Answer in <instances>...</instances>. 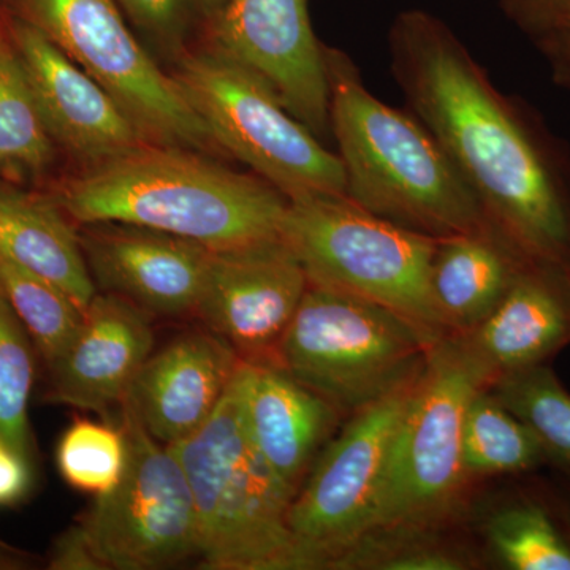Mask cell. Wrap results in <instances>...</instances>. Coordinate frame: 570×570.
I'll return each instance as SVG.
<instances>
[{
  "label": "cell",
  "mask_w": 570,
  "mask_h": 570,
  "mask_svg": "<svg viewBox=\"0 0 570 570\" xmlns=\"http://www.w3.org/2000/svg\"><path fill=\"white\" fill-rule=\"evenodd\" d=\"M0 254L61 287L82 313L97 294L78 232L56 202L0 186Z\"/></svg>",
  "instance_id": "cell-21"
},
{
  "label": "cell",
  "mask_w": 570,
  "mask_h": 570,
  "mask_svg": "<svg viewBox=\"0 0 570 570\" xmlns=\"http://www.w3.org/2000/svg\"><path fill=\"white\" fill-rule=\"evenodd\" d=\"M6 445H7V442H6V441H3V438H2V436H0V450H2L3 448H6Z\"/></svg>",
  "instance_id": "cell-37"
},
{
  "label": "cell",
  "mask_w": 570,
  "mask_h": 570,
  "mask_svg": "<svg viewBox=\"0 0 570 570\" xmlns=\"http://www.w3.org/2000/svg\"><path fill=\"white\" fill-rule=\"evenodd\" d=\"M239 363L212 330H190L149 355L124 401L153 438L174 445L212 417Z\"/></svg>",
  "instance_id": "cell-17"
},
{
  "label": "cell",
  "mask_w": 570,
  "mask_h": 570,
  "mask_svg": "<svg viewBox=\"0 0 570 570\" xmlns=\"http://www.w3.org/2000/svg\"><path fill=\"white\" fill-rule=\"evenodd\" d=\"M33 564L29 554L21 550L13 549L9 543L0 540V570H22L31 569Z\"/></svg>",
  "instance_id": "cell-35"
},
{
  "label": "cell",
  "mask_w": 570,
  "mask_h": 570,
  "mask_svg": "<svg viewBox=\"0 0 570 570\" xmlns=\"http://www.w3.org/2000/svg\"><path fill=\"white\" fill-rule=\"evenodd\" d=\"M330 129L340 148L347 198L419 234L497 232L433 134L414 116L376 99L344 52L324 47Z\"/></svg>",
  "instance_id": "cell-3"
},
{
  "label": "cell",
  "mask_w": 570,
  "mask_h": 570,
  "mask_svg": "<svg viewBox=\"0 0 570 570\" xmlns=\"http://www.w3.org/2000/svg\"><path fill=\"white\" fill-rule=\"evenodd\" d=\"M11 33L41 118L63 149L88 165L148 142L110 94L39 28L20 20Z\"/></svg>",
  "instance_id": "cell-15"
},
{
  "label": "cell",
  "mask_w": 570,
  "mask_h": 570,
  "mask_svg": "<svg viewBox=\"0 0 570 570\" xmlns=\"http://www.w3.org/2000/svg\"><path fill=\"white\" fill-rule=\"evenodd\" d=\"M94 284L129 299L148 314H195L212 249L181 238L121 223L82 224L78 232Z\"/></svg>",
  "instance_id": "cell-14"
},
{
  "label": "cell",
  "mask_w": 570,
  "mask_h": 570,
  "mask_svg": "<svg viewBox=\"0 0 570 570\" xmlns=\"http://www.w3.org/2000/svg\"><path fill=\"white\" fill-rule=\"evenodd\" d=\"M524 264L530 262L498 232L441 238L431 268V288L445 326L468 333L482 324Z\"/></svg>",
  "instance_id": "cell-20"
},
{
  "label": "cell",
  "mask_w": 570,
  "mask_h": 570,
  "mask_svg": "<svg viewBox=\"0 0 570 570\" xmlns=\"http://www.w3.org/2000/svg\"><path fill=\"white\" fill-rule=\"evenodd\" d=\"M487 535L510 569L570 570V546L539 505L501 510L487 524Z\"/></svg>",
  "instance_id": "cell-28"
},
{
  "label": "cell",
  "mask_w": 570,
  "mask_h": 570,
  "mask_svg": "<svg viewBox=\"0 0 570 570\" xmlns=\"http://www.w3.org/2000/svg\"><path fill=\"white\" fill-rule=\"evenodd\" d=\"M33 347L0 287V436L26 459L31 456L28 412L36 379Z\"/></svg>",
  "instance_id": "cell-26"
},
{
  "label": "cell",
  "mask_w": 570,
  "mask_h": 570,
  "mask_svg": "<svg viewBox=\"0 0 570 570\" xmlns=\"http://www.w3.org/2000/svg\"><path fill=\"white\" fill-rule=\"evenodd\" d=\"M22 20L58 45L127 112L153 145L223 153L206 124L184 99L124 21L116 0H18Z\"/></svg>",
  "instance_id": "cell-9"
},
{
  "label": "cell",
  "mask_w": 570,
  "mask_h": 570,
  "mask_svg": "<svg viewBox=\"0 0 570 570\" xmlns=\"http://www.w3.org/2000/svg\"><path fill=\"white\" fill-rule=\"evenodd\" d=\"M55 156L20 58L0 40V174H40Z\"/></svg>",
  "instance_id": "cell-22"
},
{
  "label": "cell",
  "mask_w": 570,
  "mask_h": 570,
  "mask_svg": "<svg viewBox=\"0 0 570 570\" xmlns=\"http://www.w3.org/2000/svg\"><path fill=\"white\" fill-rule=\"evenodd\" d=\"M501 3L509 18L534 37L570 13V0H501Z\"/></svg>",
  "instance_id": "cell-30"
},
{
  "label": "cell",
  "mask_w": 570,
  "mask_h": 570,
  "mask_svg": "<svg viewBox=\"0 0 570 570\" xmlns=\"http://www.w3.org/2000/svg\"><path fill=\"white\" fill-rule=\"evenodd\" d=\"M493 387L494 396L538 439L543 455L570 468V395L549 367L504 374Z\"/></svg>",
  "instance_id": "cell-25"
},
{
  "label": "cell",
  "mask_w": 570,
  "mask_h": 570,
  "mask_svg": "<svg viewBox=\"0 0 570 570\" xmlns=\"http://www.w3.org/2000/svg\"><path fill=\"white\" fill-rule=\"evenodd\" d=\"M417 379L355 412L318 453L288 513L309 569L340 564L373 531L390 449Z\"/></svg>",
  "instance_id": "cell-11"
},
{
  "label": "cell",
  "mask_w": 570,
  "mask_h": 570,
  "mask_svg": "<svg viewBox=\"0 0 570 570\" xmlns=\"http://www.w3.org/2000/svg\"><path fill=\"white\" fill-rule=\"evenodd\" d=\"M234 389L247 438L295 499L340 412L275 363L242 360Z\"/></svg>",
  "instance_id": "cell-18"
},
{
  "label": "cell",
  "mask_w": 570,
  "mask_h": 570,
  "mask_svg": "<svg viewBox=\"0 0 570 570\" xmlns=\"http://www.w3.org/2000/svg\"><path fill=\"white\" fill-rule=\"evenodd\" d=\"M489 384L493 377L463 340L434 344L397 425L371 532L417 531L455 508L468 478L464 414Z\"/></svg>",
  "instance_id": "cell-8"
},
{
  "label": "cell",
  "mask_w": 570,
  "mask_h": 570,
  "mask_svg": "<svg viewBox=\"0 0 570 570\" xmlns=\"http://www.w3.org/2000/svg\"><path fill=\"white\" fill-rule=\"evenodd\" d=\"M149 316L122 296L97 292L77 333L48 365L50 400L104 417L119 409L154 352Z\"/></svg>",
  "instance_id": "cell-16"
},
{
  "label": "cell",
  "mask_w": 570,
  "mask_h": 570,
  "mask_svg": "<svg viewBox=\"0 0 570 570\" xmlns=\"http://www.w3.org/2000/svg\"><path fill=\"white\" fill-rule=\"evenodd\" d=\"M129 460L122 428L110 423L75 420L58 448L62 478L77 490L102 497L121 482Z\"/></svg>",
  "instance_id": "cell-27"
},
{
  "label": "cell",
  "mask_w": 570,
  "mask_h": 570,
  "mask_svg": "<svg viewBox=\"0 0 570 570\" xmlns=\"http://www.w3.org/2000/svg\"><path fill=\"white\" fill-rule=\"evenodd\" d=\"M119 9L146 31L171 39L181 24L183 0H116Z\"/></svg>",
  "instance_id": "cell-29"
},
{
  "label": "cell",
  "mask_w": 570,
  "mask_h": 570,
  "mask_svg": "<svg viewBox=\"0 0 570 570\" xmlns=\"http://www.w3.org/2000/svg\"><path fill=\"white\" fill-rule=\"evenodd\" d=\"M170 448L193 491L202 568L309 569L288 523L294 498L247 438L234 381L212 417Z\"/></svg>",
  "instance_id": "cell-4"
},
{
  "label": "cell",
  "mask_w": 570,
  "mask_h": 570,
  "mask_svg": "<svg viewBox=\"0 0 570 570\" xmlns=\"http://www.w3.org/2000/svg\"><path fill=\"white\" fill-rule=\"evenodd\" d=\"M441 337L387 307L309 283L275 365L354 415L415 381Z\"/></svg>",
  "instance_id": "cell-5"
},
{
  "label": "cell",
  "mask_w": 570,
  "mask_h": 570,
  "mask_svg": "<svg viewBox=\"0 0 570 570\" xmlns=\"http://www.w3.org/2000/svg\"><path fill=\"white\" fill-rule=\"evenodd\" d=\"M309 279L283 236L212 250L195 316L243 362L275 363Z\"/></svg>",
  "instance_id": "cell-12"
},
{
  "label": "cell",
  "mask_w": 570,
  "mask_h": 570,
  "mask_svg": "<svg viewBox=\"0 0 570 570\" xmlns=\"http://www.w3.org/2000/svg\"><path fill=\"white\" fill-rule=\"evenodd\" d=\"M558 80L570 88V13L535 36Z\"/></svg>",
  "instance_id": "cell-34"
},
{
  "label": "cell",
  "mask_w": 570,
  "mask_h": 570,
  "mask_svg": "<svg viewBox=\"0 0 570 570\" xmlns=\"http://www.w3.org/2000/svg\"><path fill=\"white\" fill-rule=\"evenodd\" d=\"M0 287L47 366L58 358L82 321L66 292L0 254Z\"/></svg>",
  "instance_id": "cell-24"
},
{
  "label": "cell",
  "mask_w": 570,
  "mask_h": 570,
  "mask_svg": "<svg viewBox=\"0 0 570 570\" xmlns=\"http://www.w3.org/2000/svg\"><path fill=\"white\" fill-rule=\"evenodd\" d=\"M197 2L206 13L214 14V17H216V14L224 9L227 0H197Z\"/></svg>",
  "instance_id": "cell-36"
},
{
  "label": "cell",
  "mask_w": 570,
  "mask_h": 570,
  "mask_svg": "<svg viewBox=\"0 0 570 570\" xmlns=\"http://www.w3.org/2000/svg\"><path fill=\"white\" fill-rule=\"evenodd\" d=\"M129 460L121 482L75 524L99 570H156L198 558V523L186 472L122 401Z\"/></svg>",
  "instance_id": "cell-10"
},
{
  "label": "cell",
  "mask_w": 570,
  "mask_h": 570,
  "mask_svg": "<svg viewBox=\"0 0 570 570\" xmlns=\"http://www.w3.org/2000/svg\"><path fill=\"white\" fill-rule=\"evenodd\" d=\"M379 569L390 570H455L461 569V562L444 551L423 549L397 550L395 557H387L376 562Z\"/></svg>",
  "instance_id": "cell-32"
},
{
  "label": "cell",
  "mask_w": 570,
  "mask_h": 570,
  "mask_svg": "<svg viewBox=\"0 0 570 570\" xmlns=\"http://www.w3.org/2000/svg\"><path fill=\"white\" fill-rule=\"evenodd\" d=\"M171 77L223 153L253 168L288 202L347 197L340 156L246 63L217 48L186 52Z\"/></svg>",
  "instance_id": "cell-6"
},
{
  "label": "cell",
  "mask_w": 570,
  "mask_h": 570,
  "mask_svg": "<svg viewBox=\"0 0 570 570\" xmlns=\"http://www.w3.org/2000/svg\"><path fill=\"white\" fill-rule=\"evenodd\" d=\"M48 568L52 570H99V566L94 561L91 551L75 524L56 540Z\"/></svg>",
  "instance_id": "cell-33"
},
{
  "label": "cell",
  "mask_w": 570,
  "mask_h": 570,
  "mask_svg": "<svg viewBox=\"0 0 570 570\" xmlns=\"http://www.w3.org/2000/svg\"><path fill=\"white\" fill-rule=\"evenodd\" d=\"M214 18V48L262 75L311 132L332 130L325 52L307 0H227Z\"/></svg>",
  "instance_id": "cell-13"
},
{
  "label": "cell",
  "mask_w": 570,
  "mask_h": 570,
  "mask_svg": "<svg viewBox=\"0 0 570 570\" xmlns=\"http://www.w3.org/2000/svg\"><path fill=\"white\" fill-rule=\"evenodd\" d=\"M570 340V309L546 272L524 268L482 324L463 337L493 382L538 366Z\"/></svg>",
  "instance_id": "cell-19"
},
{
  "label": "cell",
  "mask_w": 570,
  "mask_h": 570,
  "mask_svg": "<svg viewBox=\"0 0 570 570\" xmlns=\"http://www.w3.org/2000/svg\"><path fill=\"white\" fill-rule=\"evenodd\" d=\"M29 459L6 445L0 450V505L20 501L29 489Z\"/></svg>",
  "instance_id": "cell-31"
},
{
  "label": "cell",
  "mask_w": 570,
  "mask_h": 570,
  "mask_svg": "<svg viewBox=\"0 0 570 570\" xmlns=\"http://www.w3.org/2000/svg\"><path fill=\"white\" fill-rule=\"evenodd\" d=\"M538 439L497 396L479 390L463 422V464L469 474H504L534 468L542 460Z\"/></svg>",
  "instance_id": "cell-23"
},
{
  "label": "cell",
  "mask_w": 570,
  "mask_h": 570,
  "mask_svg": "<svg viewBox=\"0 0 570 570\" xmlns=\"http://www.w3.org/2000/svg\"><path fill=\"white\" fill-rule=\"evenodd\" d=\"M281 236L311 284L376 303L444 336L431 288L441 238L374 216L347 197L288 202Z\"/></svg>",
  "instance_id": "cell-7"
},
{
  "label": "cell",
  "mask_w": 570,
  "mask_h": 570,
  "mask_svg": "<svg viewBox=\"0 0 570 570\" xmlns=\"http://www.w3.org/2000/svg\"><path fill=\"white\" fill-rule=\"evenodd\" d=\"M390 52L412 111L441 142L498 234L532 265H570L568 181L519 108L426 11L396 18Z\"/></svg>",
  "instance_id": "cell-1"
},
{
  "label": "cell",
  "mask_w": 570,
  "mask_h": 570,
  "mask_svg": "<svg viewBox=\"0 0 570 570\" xmlns=\"http://www.w3.org/2000/svg\"><path fill=\"white\" fill-rule=\"evenodd\" d=\"M55 202L81 225H140L212 250L277 238L288 208L287 198L261 176L153 142L85 165L59 184Z\"/></svg>",
  "instance_id": "cell-2"
}]
</instances>
